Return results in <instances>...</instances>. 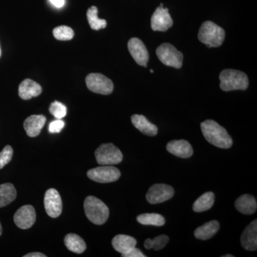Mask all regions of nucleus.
<instances>
[{"mask_svg":"<svg viewBox=\"0 0 257 257\" xmlns=\"http://www.w3.org/2000/svg\"><path fill=\"white\" fill-rule=\"evenodd\" d=\"M50 112L57 119H61L67 114V107L62 103L55 101L51 104Z\"/></svg>","mask_w":257,"mask_h":257,"instance_id":"nucleus-28","label":"nucleus"},{"mask_svg":"<svg viewBox=\"0 0 257 257\" xmlns=\"http://www.w3.org/2000/svg\"><path fill=\"white\" fill-rule=\"evenodd\" d=\"M198 38L209 48L218 47L224 41L225 32L224 29L212 22H204L199 29Z\"/></svg>","mask_w":257,"mask_h":257,"instance_id":"nucleus-4","label":"nucleus"},{"mask_svg":"<svg viewBox=\"0 0 257 257\" xmlns=\"http://www.w3.org/2000/svg\"><path fill=\"white\" fill-rule=\"evenodd\" d=\"M144 246L147 248V249H151L152 248V242L151 239H147L145 240Z\"/></svg>","mask_w":257,"mask_h":257,"instance_id":"nucleus-35","label":"nucleus"},{"mask_svg":"<svg viewBox=\"0 0 257 257\" xmlns=\"http://www.w3.org/2000/svg\"><path fill=\"white\" fill-rule=\"evenodd\" d=\"M87 175L94 182L110 183L119 179L121 172L117 168L111 165H102L88 171Z\"/></svg>","mask_w":257,"mask_h":257,"instance_id":"nucleus-8","label":"nucleus"},{"mask_svg":"<svg viewBox=\"0 0 257 257\" xmlns=\"http://www.w3.org/2000/svg\"><path fill=\"white\" fill-rule=\"evenodd\" d=\"M85 81L88 89L96 94L108 95L110 94L114 89V84L111 79L101 74H88Z\"/></svg>","mask_w":257,"mask_h":257,"instance_id":"nucleus-7","label":"nucleus"},{"mask_svg":"<svg viewBox=\"0 0 257 257\" xmlns=\"http://www.w3.org/2000/svg\"><path fill=\"white\" fill-rule=\"evenodd\" d=\"M16 197L17 191L13 184L6 183L0 185V208L13 202Z\"/></svg>","mask_w":257,"mask_h":257,"instance_id":"nucleus-24","label":"nucleus"},{"mask_svg":"<svg viewBox=\"0 0 257 257\" xmlns=\"http://www.w3.org/2000/svg\"><path fill=\"white\" fill-rule=\"evenodd\" d=\"M132 122L139 131L147 136H156L158 133V128L156 125L152 124L143 115L134 114L132 116Z\"/></svg>","mask_w":257,"mask_h":257,"instance_id":"nucleus-18","label":"nucleus"},{"mask_svg":"<svg viewBox=\"0 0 257 257\" xmlns=\"http://www.w3.org/2000/svg\"><path fill=\"white\" fill-rule=\"evenodd\" d=\"M174 194L175 190L171 186L165 184H156L149 189L146 198L150 204H160L170 199Z\"/></svg>","mask_w":257,"mask_h":257,"instance_id":"nucleus-9","label":"nucleus"},{"mask_svg":"<svg viewBox=\"0 0 257 257\" xmlns=\"http://www.w3.org/2000/svg\"><path fill=\"white\" fill-rule=\"evenodd\" d=\"M214 194L211 192H206L202 194L200 197L198 198L193 204V210L196 212H203L210 209L214 205Z\"/></svg>","mask_w":257,"mask_h":257,"instance_id":"nucleus-23","label":"nucleus"},{"mask_svg":"<svg viewBox=\"0 0 257 257\" xmlns=\"http://www.w3.org/2000/svg\"><path fill=\"white\" fill-rule=\"evenodd\" d=\"M51 4L54 5L55 8H61L65 4V0H50Z\"/></svg>","mask_w":257,"mask_h":257,"instance_id":"nucleus-33","label":"nucleus"},{"mask_svg":"<svg viewBox=\"0 0 257 257\" xmlns=\"http://www.w3.org/2000/svg\"><path fill=\"white\" fill-rule=\"evenodd\" d=\"M203 135L208 143L221 149L232 146V139L226 130L214 120L208 119L201 124Z\"/></svg>","mask_w":257,"mask_h":257,"instance_id":"nucleus-1","label":"nucleus"},{"mask_svg":"<svg viewBox=\"0 0 257 257\" xmlns=\"http://www.w3.org/2000/svg\"><path fill=\"white\" fill-rule=\"evenodd\" d=\"M128 50L134 60L140 66L147 67L149 52L145 44L140 39L134 37L128 42Z\"/></svg>","mask_w":257,"mask_h":257,"instance_id":"nucleus-13","label":"nucleus"},{"mask_svg":"<svg viewBox=\"0 0 257 257\" xmlns=\"http://www.w3.org/2000/svg\"><path fill=\"white\" fill-rule=\"evenodd\" d=\"M64 244L69 251L76 253H82L87 248L84 239L75 234H67L64 238Z\"/></svg>","mask_w":257,"mask_h":257,"instance_id":"nucleus-22","label":"nucleus"},{"mask_svg":"<svg viewBox=\"0 0 257 257\" xmlns=\"http://www.w3.org/2000/svg\"><path fill=\"white\" fill-rule=\"evenodd\" d=\"M44 202L47 214L50 217L57 218L62 214V199L60 194L55 189H50L47 191Z\"/></svg>","mask_w":257,"mask_h":257,"instance_id":"nucleus-11","label":"nucleus"},{"mask_svg":"<svg viewBox=\"0 0 257 257\" xmlns=\"http://www.w3.org/2000/svg\"><path fill=\"white\" fill-rule=\"evenodd\" d=\"M123 257H145V255L144 254L139 248L134 247L130 249V251H127L124 254L121 255Z\"/></svg>","mask_w":257,"mask_h":257,"instance_id":"nucleus-32","label":"nucleus"},{"mask_svg":"<svg viewBox=\"0 0 257 257\" xmlns=\"http://www.w3.org/2000/svg\"><path fill=\"white\" fill-rule=\"evenodd\" d=\"M235 207L243 214H252L256 211V199L250 194H243L236 199L235 202Z\"/></svg>","mask_w":257,"mask_h":257,"instance_id":"nucleus-19","label":"nucleus"},{"mask_svg":"<svg viewBox=\"0 0 257 257\" xmlns=\"http://www.w3.org/2000/svg\"><path fill=\"white\" fill-rule=\"evenodd\" d=\"M98 10L95 6L91 7L87 10V18L89 22L90 28L94 30H99L101 29L105 28L106 27V21L105 20L99 19L97 16Z\"/></svg>","mask_w":257,"mask_h":257,"instance_id":"nucleus-26","label":"nucleus"},{"mask_svg":"<svg viewBox=\"0 0 257 257\" xmlns=\"http://www.w3.org/2000/svg\"><path fill=\"white\" fill-rule=\"evenodd\" d=\"M42 91V87L38 83L26 79L22 82L19 86V96L24 100H28L32 97L40 95Z\"/></svg>","mask_w":257,"mask_h":257,"instance_id":"nucleus-17","label":"nucleus"},{"mask_svg":"<svg viewBox=\"0 0 257 257\" xmlns=\"http://www.w3.org/2000/svg\"><path fill=\"white\" fill-rule=\"evenodd\" d=\"M13 156V150L11 146L7 145L3 149V151L0 152V170L3 169L5 165L10 163Z\"/></svg>","mask_w":257,"mask_h":257,"instance_id":"nucleus-29","label":"nucleus"},{"mask_svg":"<svg viewBox=\"0 0 257 257\" xmlns=\"http://www.w3.org/2000/svg\"><path fill=\"white\" fill-rule=\"evenodd\" d=\"M150 72H151V73H154L153 69H151V70H150Z\"/></svg>","mask_w":257,"mask_h":257,"instance_id":"nucleus-39","label":"nucleus"},{"mask_svg":"<svg viewBox=\"0 0 257 257\" xmlns=\"http://www.w3.org/2000/svg\"><path fill=\"white\" fill-rule=\"evenodd\" d=\"M86 216L91 222L96 225H102L109 218V211L102 201L93 196L86 198L84 203Z\"/></svg>","mask_w":257,"mask_h":257,"instance_id":"nucleus-3","label":"nucleus"},{"mask_svg":"<svg viewBox=\"0 0 257 257\" xmlns=\"http://www.w3.org/2000/svg\"><path fill=\"white\" fill-rule=\"evenodd\" d=\"M241 244L247 251H255L257 248V221L246 226L241 237Z\"/></svg>","mask_w":257,"mask_h":257,"instance_id":"nucleus-15","label":"nucleus"},{"mask_svg":"<svg viewBox=\"0 0 257 257\" xmlns=\"http://www.w3.org/2000/svg\"><path fill=\"white\" fill-rule=\"evenodd\" d=\"M167 150L170 153L180 158H189L193 155L192 145L186 140H172L167 145Z\"/></svg>","mask_w":257,"mask_h":257,"instance_id":"nucleus-14","label":"nucleus"},{"mask_svg":"<svg viewBox=\"0 0 257 257\" xmlns=\"http://www.w3.org/2000/svg\"><path fill=\"white\" fill-rule=\"evenodd\" d=\"M46 117L44 115H32L24 121V128L27 135L30 138H35L41 133L46 123Z\"/></svg>","mask_w":257,"mask_h":257,"instance_id":"nucleus-16","label":"nucleus"},{"mask_svg":"<svg viewBox=\"0 0 257 257\" xmlns=\"http://www.w3.org/2000/svg\"><path fill=\"white\" fill-rule=\"evenodd\" d=\"M64 122L62 120L57 119L52 121L49 126V131L51 133H59L64 128Z\"/></svg>","mask_w":257,"mask_h":257,"instance_id":"nucleus-31","label":"nucleus"},{"mask_svg":"<svg viewBox=\"0 0 257 257\" xmlns=\"http://www.w3.org/2000/svg\"><path fill=\"white\" fill-rule=\"evenodd\" d=\"M113 247L121 255L124 254L132 248L135 247L137 244V240L133 236L128 235H116L111 241Z\"/></svg>","mask_w":257,"mask_h":257,"instance_id":"nucleus-20","label":"nucleus"},{"mask_svg":"<svg viewBox=\"0 0 257 257\" xmlns=\"http://www.w3.org/2000/svg\"><path fill=\"white\" fill-rule=\"evenodd\" d=\"M94 155L100 165H117L123 160L122 153L113 144H103L96 149Z\"/></svg>","mask_w":257,"mask_h":257,"instance_id":"nucleus-5","label":"nucleus"},{"mask_svg":"<svg viewBox=\"0 0 257 257\" xmlns=\"http://www.w3.org/2000/svg\"><path fill=\"white\" fill-rule=\"evenodd\" d=\"M2 55V50H1V47H0V57H1Z\"/></svg>","mask_w":257,"mask_h":257,"instance_id":"nucleus-38","label":"nucleus"},{"mask_svg":"<svg viewBox=\"0 0 257 257\" xmlns=\"http://www.w3.org/2000/svg\"><path fill=\"white\" fill-rule=\"evenodd\" d=\"M220 88L224 92L246 90L248 87V79L244 72L235 69H224L219 74Z\"/></svg>","mask_w":257,"mask_h":257,"instance_id":"nucleus-2","label":"nucleus"},{"mask_svg":"<svg viewBox=\"0 0 257 257\" xmlns=\"http://www.w3.org/2000/svg\"><path fill=\"white\" fill-rule=\"evenodd\" d=\"M14 221L15 224L20 229H30L36 221L35 209L31 205H25L20 207L15 213Z\"/></svg>","mask_w":257,"mask_h":257,"instance_id":"nucleus-12","label":"nucleus"},{"mask_svg":"<svg viewBox=\"0 0 257 257\" xmlns=\"http://www.w3.org/2000/svg\"><path fill=\"white\" fill-rule=\"evenodd\" d=\"M53 35L57 40L60 41H67L74 37V32L69 27L62 25L53 30Z\"/></svg>","mask_w":257,"mask_h":257,"instance_id":"nucleus-27","label":"nucleus"},{"mask_svg":"<svg viewBox=\"0 0 257 257\" xmlns=\"http://www.w3.org/2000/svg\"><path fill=\"white\" fill-rule=\"evenodd\" d=\"M3 234V228H2V225L0 224V236Z\"/></svg>","mask_w":257,"mask_h":257,"instance_id":"nucleus-36","label":"nucleus"},{"mask_svg":"<svg viewBox=\"0 0 257 257\" xmlns=\"http://www.w3.org/2000/svg\"><path fill=\"white\" fill-rule=\"evenodd\" d=\"M24 257H46V255L40 252H32L25 255Z\"/></svg>","mask_w":257,"mask_h":257,"instance_id":"nucleus-34","label":"nucleus"},{"mask_svg":"<svg viewBox=\"0 0 257 257\" xmlns=\"http://www.w3.org/2000/svg\"><path fill=\"white\" fill-rule=\"evenodd\" d=\"M173 25L169 10L164 7H159L151 18V27L154 31L165 32Z\"/></svg>","mask_w":257,"mask_h":257,"instance_id":"nucleus-10","label":"nucleus"},{"mask_svg":"<svg viewBox=\"0 0 257 257\" xmlns=\"http://www.w3.org/2000/svg\"><path fill=\"white\" fill-rule=\"evenodd\" d=\"M140 224L143 225H151V226H162L165 224V219L161 214H140L137 218Z\"/></svg>","mask_w":257,"mask_h":257,"instance_id":"nucleus-25","label":"nucleus"},{"mask_svg":"<svg viewBox=\"0 0 257 257\" xmlns=\"http://www.w3.org/2000/svg\"><path fill=\"white\" fill-rule=\"evenodd\" d=\"M156 53L159 60L165 65L176 69L182 67L183 55L171 44H162L157 49Z\"/></svg>","mask_w":257,"mask_h":257,"instance_id":"nucleus-6","label":"nucleus"},{"mask_svg":"<svg viewBox=\"0 0 257 257\" xmlns=\"http://www.w3.org/2000/svg\"><path fill=\"white\" fill-rule=\"evenodd\" d=\"M169 236L167 235H160L157 236L155 239H152V248L155 251H159L165 247L167 243L169 242Z\"/></svg>","mask_w":257,"mask_h":257,"instance_id":"nucleus-30","label":"nucleus"},{"mask_svg":"<svg viewBox=\"0 0 257 257\" xmlns=\"http://www.w3.org/2000/svg\"><path fill=\"white\" fill-rule=\"evenodd\" d=\"M219 223L217 221L213 220L199 226L194 231V236L197 239L207 240L217 233L219 229Z\"/></svg>","mask_w":257,"mask_h":257,"instance_id":"nucleus-21","label":"nucleus"},{"mask_svg":"<svg viewBox=\"0 0 257 257\" xmlns=\"http://www.w3.org/2000/svg\"><path fill=\"white\" fill-rule=\"evenodd\" d=\"M234 256H233V255H231V254H226V255H224V256H222V257H233Z\"/></svg>","mask_w":257,"mask_h":257,"instance_id":"nucleus-37","label":"nucleus"}]
</instances>
